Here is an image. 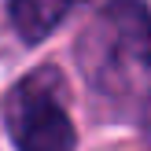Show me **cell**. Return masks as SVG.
<instances>
[{
	"label": "cell",
	"instance_id": "obj_2",
	"mask_svg": "<svg viewBox=\"0 0 151 151\" xmlns=\"http://www.w3.org/2000/svg\"><path fill=\"white\" fill-rule=\"evenodd\" d=\"M7 133L19 151H74V122L55 70H37L15 85L7 100Z\"/></svg>",
	"mask_w": 151,
	"mask_h": 151
},
{
	"label": "cell",
	"instance_id": "obj_3",
	"mask_svg": "<svg viewBox=\"0 0 151 151\" xmlns=\"http://www.w3.org/2000/svg\"><path fill=\"white\" fill-rule=\"evenodd\" d=\"M78 0H11V22L26 44H37L74 11Z\"/></svg>",
	"mask_w": 151,
	"mask_h": 151
},
{
	"label": "cell",
	"instance_id": "obj_4",
	"mask_svg": "<svg viewBox=\"0 0 151 151\" xmlns=\"http://www.w3.org/2000/svg\"><path fill=\"white\" fill-rule=\"evenodd\" d=\"M144 144L151 151V100H147V107H144Z\"/></svg>",
	"mask_w": 151,
	"mask_h": 151
},
{
	"label": "cell",
	"instance_id": "obj_1",
	"mask_svg": "<svg viewBox=\"0 0 151 151\" xmlns=\"http://www.w3.org/2000/svg\"><path fill=\"white\" fill-rule=\"evenodd\" d=\"M81 63L96 88H137L151 81V15L137 0H114L81 44Z\"/></svg>",
	"mask_w": 151,
	"mask_h": 151
}]
</instances>
